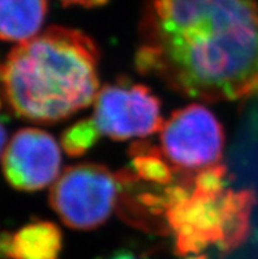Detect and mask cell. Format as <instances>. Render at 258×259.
I'll return each mask as SVG.
<instances>
[{
	"mask_svg": "<svg viewBox=\"0 0 258 259\" xmlns=\"http://www.w3.org/2000/svg\"><path fill=\"white\" fill-rule=\"evenodd\" d=\"M48 0H0V39L25 42L40 32Z\"/></svg>",
	"mask_w": 258,
	"mask_h": 259,
	"instance_id": "ba28073f",
	"label": "cell"
},
{
	"mask_svg": "<svg viewBox=\"0 0 258 259\" xmlns=\"http://www.w3.org/2000/svg\"><path fill=\"white\" fill-rule=\"evenodd\" d=\"M100 136L92 117L83 118L62 132L61 146L69 157H82L98 144Z\"/></svg>",
	"mask_w": 258,
	"mask_h": 259,
	"instance_id": "7c38bea8",
	"label": "cell"
},
{
	"mask_svg": "<svg viewBox=\"0 0 258 259\" xmlns=\"http://www.w3.org/2000/svg\"><path fill=\"white\" fill-rule=\"evenodd\" d=\"M96 259H149L146 255L144 254H137L132 251V250H116L114 253L111 254H107V255H103V256H99Z\"/></svg>",
	"mask_w": 258,
	"mask_h": 259,
	"instance_id": "9a60e30c",
	"label": "cell"
},
{
	"mask_svg": "<svg viewBox=\"0 0 258 259\" xmlns=\"http://www.w3.org/2000/svg\"><path fill=\"white\" fill-rule=\"evenodd\" d=\"M0 108H2V100H0Z\"/></svg>",
	"mask_w": 258,
	"mask_h": 259,
	"instance_id": "d6986e66",
	"label": "cell"
},
{
	"mask_svg": "<svg viewBox=\"0 0 258 259\" xmlns=\"http://www.w3.org/2000/svg\"><path fill=\"white\" fill-rule=\"evenodd\" d=\"M133 178V171L112 172L98 163L70 166L53 184L50 205L66 227L92 230L109 219Z\"/></svg>",
	"mask_w": 258,
	"mask_h": 259,
	"instance_id": "3957f363",
	"label": "cell"
},
{
	"mask_svg": "<svg viewBox=\"0 0 258 259\" xmlns=\"http://www.w3.org/2000/svg\"><path fill=\"white\" fill-rule=\"evenodd\" d=\"M226 191L208 195L193 188L186 199L166 210V223L175 236L176 254L189 256L200 254L209 245H222L226 232Z\"/></svg>",
	"mask_w": 258,
	"mask_h": 259,
	"instance_id": "52a82bcc",
	"label": "cell"
},
{
	"mask_svg": "<svg viewBox=\"0 0 258 259\" xmlns=\"http://www.w3.org/2000/svg\"><path fill=\"white\" fill-rule=\"evenodd\" d=\"M224 199L226 232L222 245L217 247L222 255L232 253L246 241L250 229V214L257 201L254 191L252 190H227Z\"/></svg>",
	"mask_w": 258,
	"mask_h": 259,
	"instance_id": "30bf717a",
	"label": "cell"
},
{
	"mask_svg": "<svg viewBox=\"0 0 258 259\" xmlns=\"http://www.w3.org/2000/svg\"><path fill=\"white\" fill-rule=\"evenodd\" d=\"M6 141H7L6 128H4L3 124L0 122V154H2V151H3L4 145H6Z\"/></svg>",
	"mask_w": 258,
	"mask_h": 259,
	"instance_id": "e0dca14e",
	"label": "cell"
},
{
	"mask_svg": "<svg viewBox=\"0 0 258 259\" xmlns=\"http://www.w3.org/2000/svg\"><path fill=\"white\" fill-rule=\"evenodd\" d=\"M186 259H208V256L204 254H195V255H189Z\"/></svg>",
	"mask_w": 258,
	"mask_h": 259,
	"instance_id": "ac0fdd59",
	"label": "cell"
},
{
	"mask_svg": "<svg viewBox=\"0 0 258 259\" xmlns=\"http://www.w3.org/2000/svg\"><path fill=\"white\" fill-rule=\"evenodd\" d=\"M13 233L3 232L0 234V259H12Z\"/></svg>",
	"mask_w": 258,
	"mask_h": 259,
	"instance_id": "5bb4252c",
	"label": "cell"
},
{
	"mask_svg": "<svg viewBox=\"0 0 258 259\" xmlns=\"http://www.w3.org/2000/svg\"><path fill=\"white\" fill-rule=\"evenodd\" d=\"M228 171L224 164H213L198 171L193 178V188L203 194L219 195L227 190Z\"/></svg>",
	"mask_w": 258,
	"mask_h": 259,
	"instance_id": "4fadbf2b",
	"label": "cell"
},
{
	"mask_svg": "<svg viewBox=\"0 0 258 259\" xmlns=\"http://www.w3.org/2000/svg\"><path fill=\"white\" fill-rule=\"evenodd\" d=\"M134 65L204 102L258 96L257 0H144Z\"/></svg>",
	"mask_w": 258,
	"mask_h": 259,
	"instance_id": "6da1fadb",
	"label": "cell"
},
{
	"mask_svg": "<svg viewBox=\"0 0 258 259\" xmlns=\"http://www.w3.org/2000/svg\"><path fill=\"white\" fill-rule=\"evenodd\" d=\"M99 49L78 29L50 26L13 48L2 69L7 103L19 117L54 124L95 102Z\"/></svg>",
	"mask_w": 258,
	"mask_h": 259,
	"instance_id": "7a4b0ae2",
	"label": "cell"
},
{
	"mask_svg": "<svg viewBox=\"0 0 258 259\" xmlns=\"http://www.w3.org/2000/svg\"><path fill=\"white\" fill-rule=\"evenodd\" d=\"M61 150L52 135L37 128L17 131L3 154V174L13 188L26 192L48 187L58 178Z\"/></svg>",
	"mask_w": 258,
	"mask_h": 259,
	"instance_id": "8992f818",
	"label": "cell"
},
{
	"mask_svg": "<svg viewBox=\"0 0 258 259\" xmlns=\"http://www.w3.org/2000/svg\"><path fill=\"white\" fill-rule=\"evenodd\" d=\"M62 233L56 224L36 221L13 233L12 259H58Z\"/></svg>",
	"mask_w": 258,
	"mask_h": 259,
	"instance_id": "9c48e42d",
	"label": "cell"
},
{
	"mask_svg": "<svg viewBox=\"0 0 258 259\" xmlns=\"http://www.w3.org/2000/svg\"><path fill=\"white\" fill-rule=\"evenodd\" d=\"M161 151L182 174L217 164L224 148V131L212 112L190 104L171 113L161 129Z\"/></svg>",
	"mask_w": 258,
	"mask_h": 259,
	"instance_id": "277c9868",
	"label": "cell"
},
{
	"mask_svg": "<svg viewBox=\"0 0 258 259\" xmlns=\"http://www.w3.org/2000/svg\"><path fill=\"white\" fill-rule=\"evenodd\" d=\"M59 2L65 7L79 4V6L85 7V8H96V7H101L107 4L109 0H59Z\"/></svg>",
	"mask_w": 258,
	"mask_h": 259,
	"instance_id": "2e32d148",
	"label": "cell"
},
{
	"mask_svg": "<svg viewBox=\"0 0 258 259\" xmlns=\"http://www.w3.org/2000/svg\"><path fill=\"white\" fill-rule=\"evenodd\" d=\"M92 120L101 136L118 141L148 137L164 125L160 99L146 85L125 79L98 92Z\"/></svg>",
	"mask_w": 258,
	"mask_h": 259,
	"instance_id": "5b68a950",
	"label": "cell"
},
{
	"mask_svg": "<svg viewBox=\"0 0 258 259\" xmlns=\"http://www.w3.org/2000/svg\"><path fill=\"white\" fill-rule=\"evenodd\" d=\"M0 76H2V69H0Z\"/></svg>",
	"mask_w": 258,
	"mask_h": 259,
	"instance_id": "ffe728a7",
	"label": "cell"
},
{
	"mask_svg": "<svg viewBox=\"0 0 258 259\" xmlns=\"http://www.w3.org/2000/svg\"><path fill=\"white\" fill-rule=\"evenodd\" d=\"M132 171L138 179L156 186H170L178 171L169 163L161 149L148 142H134L129 149Z\"/></svg>",
	"mask_w": 258,
	"mask_h": 259,
	"instance_id": "8fae6325",
	"label": "cell"
}]
</instances>
